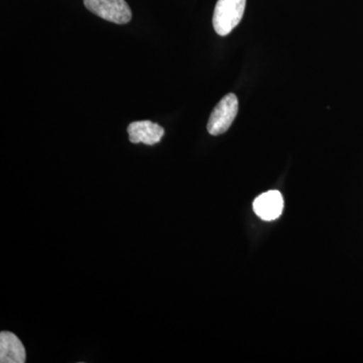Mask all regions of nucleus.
<instances>
[{"label": "nucleus", "mask_w": 363, "mask_h": 363, "mask_svg": "<svg viewBox=\"0 0 363 363\" xmlns=\"http://www.w3.org/2000/svg\"><path fill=\"white\" fill-rule=\"evenodd\" d=\"M130 140L133 143H143L147 145H154L161 142L164 130L157 123L150 121H135L128 128Z\"/></svg>", "instance_id": "nucleus-5"}, {"label": "nucleus", "mask_w": 363, "mask_h": 363, "mask_svg": "<svg viewBox=\"0 0 363 363\" xmlns=\"http://www.w3.org/2000/svg\"><path fill=\"white\" fill-rule=\"evenodd\" d=\"M247 0H218L215 6L213 26L222 37L229 35L242 20Z\"/></svg>", "instance_id": "nucleus-1"}, {"label": "nucleus", "mask_w": 363, "mask_h": 363, "mask_svg": "<svg viewBox=\"0 0 363 363\" xmlns=\"http://www.w3.org/2000/svg\"><path fill=\"white\" fill-rule=\"evenodd\" d=\"M26 350L18 336L11 332L0 334V362H26Z\"/></svg>", "instance_id": "nucleus-6"}, {"label": "nucleus", "mask_w": 363, "mask_h": 363, "mask_svg": "<svg viewBox=\"0 0 363 363\" xmlns=\"http://www.w3.org/2000/svg\"><path fill=\"white\" fill-rule=\"evenodd\" d=\"M283 209V196L279 191L264 193L253 202V211L264 221L276 220L281 216Z\"/></svg>", "instance_id": "nucleus-4"}, {"label": "nucleus", "mask_w": 363, "mask_h": 363, "mask_svg": "<svg viewBox=\"0 0 363 363\" xmlns=\"http://www.w3.org/2000/svg\"><path fill=\"white\" fill-rule=\"evenodd\" d=\"M91 13L117 25H125L131 20V9L125 0H84Z\"/></svg>", "instance_id": "nucleus-3"}, {"label": "nucleus", "mask_w": 363, "mask_h": 363, "mask_svg": "<svg viewBox=\"0 0 363 363\" xmlns=\"http://www.w3.org/2000/svg\"><path fill=\"white\" fill-rule=\"evenodd\" d=\"M238 113V97L233 93H229L214 107L208 121V133L211 135H220L222 133H225L233 123Z\"/></svg>", "instance_id": "nucleus-2"}]
</instances>
